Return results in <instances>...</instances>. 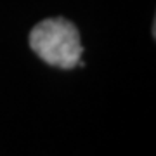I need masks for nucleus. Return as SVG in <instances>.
<instances>
[{"mask_svg":"<svg viewBox=\"0 0 156 156\" xmlns=\"http://www.w3.org/2000/svg\"><path fill=\"white\" fill-rule=\"evenodd\" d=\"M30 47L50 66L71 69L83 54L76 26L64 17L40 21L30 33Z\"/></svg>","mask_w":156,"mask_h":156,"instance_id":"1","label":"nucleus"}]
</instances>
